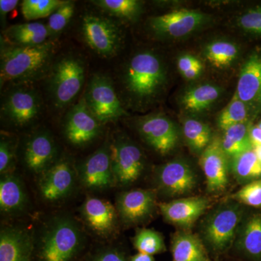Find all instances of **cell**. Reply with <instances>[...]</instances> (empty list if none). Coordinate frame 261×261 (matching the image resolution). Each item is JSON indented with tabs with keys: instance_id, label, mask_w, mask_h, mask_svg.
Here are the masks:
<instances>
[{
	"instance_id": "1",
	"label": "cell",
	"mask_w": 261,
	"mask_h": 261,
	"mask_svg": "<svg viewBox=\"0 0 261 261\" xmlns=\"http://www.w3.org/2000/svg\"><path fill=\"white\" fill-rule=\"evenodd\" d=\"M53 43L37 46L2 44L0 56L1 87L12 84H32L47 73L54 53Z\"/></svg>"
},
{
	"instance_id": "34",
	"label": "cell",
	"mask_w": 261,
	"mask_h": 261,
	"mask_svg": "<svg viewBox=\"0 0 261 261\" xmlns=\"http://www.w3.org/2000/svg\"><path fill=\"white\" fill-rule=\"evenodd\" d=\"M134 245L139 252L153 255L166 250L162 235L149 228H142L136 233Z\"/></svg>"
},
{
	"instance_id": "38",
	"label": "cell",
	"mask_w": 261,
	"mask_h": 261,
	"mask_svg": "<svg viewBox=\"0 0 261 261\" xmlns=\"http://www.w3.org/2000/svg\"><path fill=\"white\" fill-rule=\"evenodd\" d=\"M177 67L182 76L188 81L197 80L202 74L204 68L198 58L189 54L178 57Z\"/></svg>"
},
{
	"instance_id": "15",
	"label": "cell",
	"mask_w": 261,
	"mask_h": 261,
	"mask_svg": "<svg viewBox=\"0 0 261 261\" xmlns=\"http://www.w3.org/2000/svg\"><path fill=\"white\" fill-rule=\"evenodd\" d=\"M235 94L255 114L261 112V47L255 49L244 63Z\"/></svg>"
},
{
	"instance_id": "11",
	"label": "cell",
	"mask_w": 261,
	"mask_h": 261,
	"mask_svg": "<svg viewBox=\"0 0 261 261\" xmlns=\"http://www.w3.org/2000/svg\"><path fill=\"white\" fill-rule=\"evenodd\" d=\"M137 126L142 139L160 154L168 153L177 145V127L167 117L161 114L142 117Z\"/></svg>"
},
{
	"instance_id": "14",
	"label": "cell",
	"mask_w": 261,
	"mask_h": 261,
	"mask_svg": "<svg viewBox=\"0 0 261 261\" xmlns=\"http://www.w3.org/2000/svg\"><path fill=\"white\" fill-rule=\"evenodd\" d=\"M229 158L221 145V140L215 139L201 153L200 164L205 175L206 188L210 193L224 192L228 185Z\"/></svg>"
},
{
	"instance_id": "46",
	"label": "cell",
	"mask_w": 261,
	"mask_h": 261,
	"mask_svg": "<svg viewBox=\"0 0 261 261\" xmlns=\"http://www.w3.org/2000/svg\"><path fill=\"white\" fill-rule=\"evenodd\" d=\"M257 126L260 127V128L261 129V120H260V122H259L258 124H257Z\"/></svg>"
},
{
	"instance_id": "29",
	"label": "cell",
	"mask_w": 261,
	"mask_h": 261,
	"mask_svg": "<svg viewBox=\"0 0 261 261\" xmlns=\"http://www.w3.org/2000/svg\"><path fill=\"white\" fill-rule=\"evenodd\" d=\"M231 171L240 183L248 184L261 178V162L254 149L231 159Z\"/></svg>"
},
{
	"instance_id": "13",
	"label": "cell",
	"mask_w": 261,
	"mask_h": 261,
	"mask_svg": "<svg viewBox=\"0 0 261 261\" xmlns=\"http://www.w3.org/2000/svg\"><path fill=\"white\" fill-rule=\"evenodd\" d=\"M100 125L83 97L73 106L65 118V137L72 145H86L99 136Z\"/></svg>"
},
{
	"instance_id": "10",
	"label": "cell",
	"mask_w": 261,
	"mask_h": 261,
	"mask_svg": "<svg viewBox=\"0 0 261 261\" xmlns=\"http://www.w3.org/2000/svg\"><path fill=\"white\" fill-rule=\"evenodd\" d=\"M155 181L163 195L175 197L191 193L197 184V176L193 168L185 161H170L156 171Z\"/></svg>"
},
{
	"instance_id": "5",
	"label": "cell",
	"mask_w": 261,
	"mask_h": 261,
	"mask_svg": "<svg viewBox=\"0 0 261 261\" xmlns=\"http://www.w3.org/2000/svg\"><path fill=\"white\" fill-rule=\"evenodd\" d=\"M39 92L30 84H13L2 100V119L15 127H24L37 120L42 113Z\"/></svg>"
},
{
	"instance_id": "37",
	"label": "cell",
	"mask_w": 261,
	"mask_h": 261,
	"mask_svg": "<svg viewBox=\"0 0 261 261\" xmlns=\"http://www.w3.org/2000/svg\"><path fill=\"white\" fill-rule=\"evenodd\" d=\"M228 200L242 205L261 207V178L247 184L238 192L228 196Z\"/></svg>"
},
{
	"instance_id": "41",
	"label": "cell",
	"mask_w": 261,
	"mask_h": 261,
	"mask_svg": "<svg viewBox=\"0 0 261 261\" xmlns=\"http://www.w3.org/2000/svg\"><path fill=\"white\" fill-rule=\"evenodd\" d=\"M18 3V0H1L0 1V16L3 23H5L6 20L7 15L15 9Z\"/></svg>"
},
{
	"instance_id": "16",
	"label": "cell",
	"mask_w": 261,
	"mask_h": 261,
	"mask_svg": "<svg viewBox=\"0 0 261 261\" xmlns=\"http://www.w3.org/2000/svg\"><path fill=\"white\" fill-rule=\"evenodd\" d=\"M210 206V200L203 197H183L159 204L166 221L183 228L195 224Z\"/></svg>"
},
{
	"instance_id": "40",
	"label": "cell",
	"mask_w": 261,
	"mask_h": 261,
	"mask_svg": "<svg viewBox=\"0 0 261 261\" xmlns=\"http://www.w3.org/2000/svg\"><path fill=\"white\" fill-rule=\"evenodd\" d=\"M14 159V141L2 136L0 141V172H8L13 167Z\"/></svg>"
},
{
	"instance_id": "39",
	"label": "cell",
	"mask_w": 261,
	"mask_h": 261,
	"mask_svg": "<svg viewBox=\"0 0 261 261\" xmlns=\"http://www.w3.org/2000/svg\"><path fill=\"white\" fill-rule=\"evenodd\" d=\"M238 25L248 34L261 36V5L244 13L238 19Z\"/></svg>"
},
{
	"instance_id": "9",
	"label": "cell",
	"mask_w": 261,
	"mask_h": 261,
	"mask_svg": "<svg viewBox=\"0 0 261 261\" xmlns=\"http://www.w3.org/2000/svg\"><path fill=\"white\" fill-rule=\"evenodd\" d=\"M110 147L114 181L123 186L137 181L145 168V158L140 147L124 137L117 138Z\"/></svg>"
},
{
	"instance_id": "31",
	"label": "cell",
	"mask_w": 261,
	"mask_h": 261,
	"mask_svg": "<svg viewBox=\"0 0 261 261\" xmlns=\"http://www.w3.org/2000/svg\"><path fill=\"white\" fill-rule=\"evenodd\" d=\"M204 55L215 68L224 69L236 61L239 56V48L234 43L228 41H215L206 46Z\"/></svg>"
},
{
	"instance_id": "36",
	"label": "cell",
	"mask_w": 261,
	"mask_h": 261,
	"mask_svg": "<svg viewBox=\"0 0 261 261\" xmlns=\"http://www.w3.org/2000/svg\"><path fill=\"white\" fill-rule=\"evenodd\" d=\"M75 4L73 2L64 1L49 17L47 27L49 35L55 36L63 32L67 27L70 19L74 15Z\"/></svg>"
},
{
	"instance_id": "27",
	"label": "cell",
	"mask_w": 261,
	"mask_h": 261,
	"mask_svg": "<svg viewBox=\"0 0 261 261\" xmlns=\"http://www.w3.org/2000/svg\"><path fill=\"white\" fill-rule=\"evenodd\" d=\"M250 121L239 123L224 130V134L221 140L223 150L229 159L253 149L250 142Z\"/></svg>"
},
{
	"instance_id": "32",
	"label": "cell",
	"mask_w": 261,
	"mask_h": 261,
	"mask_svg": "<svg viewBox=\"0 0 261 261\" xmlns=\"http://www.w3.org/2000/svg\"><path fill=\"white\" fill-rule=\"evenodd\" d=\"M251 108L234 94L227 106L218 117V126L223 130L229 127L250 121V117L255 116Z\"/></svg>"
},
{
	"instance_id": "17",
	"label": "cell",
	"mask_w": 261,
	"mask_h": 261,
	"mask_svg": "<svg viewBox=\"0 0 261 261\" xmlns=\"http://www.w3.org/2000/svg\"><path fill=\"white\" fill-rule=\"evenodd\" d=\"M155 195L151 190H130L123 192L117 200V209L122 221L128 224L142 222L153 212Z\"/></svg>"
},
{
	"instance_id": "33",
	"label": "cell",
	"mask_w": 261,
	"mask_h": 261,
	"mask_svg": "<svg viewBox=\"0 0 261 261\" xmlns=\"http://www.w3.org/2000/svg\"><path fill=\"white\" fill-rule=\"evenodd\" d=\"M92 3L109 14L126 20H135L142 10V3L137 0H97Z\"/></svg>"
},
{
	"instance_id": "26",
	"label": "cell",
	"mask_w": 261,
	"mask_h": 261,
	"mask_svg": "<svg viewBox=\"0 0 261 261\" xmlns=\"http://www.w3.org/2000/svg\"><path fill=\"white\" fill-rule=\"evenodd\" d=\"M221 90L212 84H204L189 89L182 96V106L192 113H200L208 109L221 95Z\"/></svg>"
},
{
	"instance_id": "42",
	"label": "cell",
	"mask_w": 261,
	"mask_h": 261,
	"mask_svg": "<svg viewBox=\"0 0 261 261\" xmlns=\"http://www.w3.org/2000/svg\"><path fill=\"white\" fill-rule=\"evenodd\" d=\"M94 261H126L124 257L116 250H109L98 255Z\"/></svg>"
},
{
	"instance_id": "25",
	"label": "cell",
	"mask_w": 261,
	"mask_h": 261,
	"mask_svg": "<svg viewBox=\"0 0 261 261\" xmlns=\"http://www.w3.org/2000/svg\"><path fill=\"white\" fill-rule=\"evenodd\" d=\"M10 44L18 46H37L48 42L49 33L47 25L31 22L8 27L3 32Z\"/></svg>"
},
{
	"instance_id": "28",
	"label": "cell",
	"mask_w": 261,
	"mask_h": 261,
	"mask_svg": "<svg viewBox=\"0 0 261 261\" xmlns=\"http://www.w3.org/2000/svg\"><path fill=\"white\" fill-rule=\"evenodd\" d=\"M27 202V195L20 180L6 175L0 181V208L3 212L15 213L22 210Z\"/></svg>"
},
{
	"instance_id": "43",
	"label": "cell",
	"mask_w": 261,
	"mask_h": 261,
	"mask_svg": "<svg viewBox=\"0 0 261 261\" xmlns=\"http://www.w3.org/2000/svg\"><path fill=\"white\" fill-rule=\"evenodd\" d=\"M249 135H250V142H251L253 148L261 145V129L260 127L257 125L252 124L250 126Z\"/></svg>"
},
{
	"instance_id": "18",
	"label": "cell",
	"mask_w": 261,
	"mask_h": 261,
	"mask_svg": "<svg viewBox=\"0 0 261 261\" xmlns=\"http://www.w3.org/2000/svg\"><path fill=\"white\" fill-rule=\"evenodd\" d=\"M75 173L67 159L61 160L43 173L40 191L48 201H56L68 195L74 185Z\"/></svg>"
},
{
	"instance_id": "12",
	"label": "cell",
	"mask_w": 261,
	"mask_h": 261,
	"mask_svg": "<svg viewBox=\"0 0 261 261\" xmlns=\"http://www.w3.org/2000/svg\"><path fill=\"white\" fill-rule=\"evenodd\" d=\"M207 17L195 10H178L153 17L149 27L157 35L171 38L186 37L203 25Z\"/></svg>"
},
{
	"instance_id": "6",
	"label": "cell",
	"mask_w": 261,
	"mask_h": 261,
	"mask_svg": "<svg viewBox=\"0 0 261 261\" xmlns=\"http://www.w3.org/2000/svg\"><path fill=\"white\" fill-rule=\"evenodd\" d=\"M84 99L101 124L127 116L112 82L106 75L97 74L92 77Z\"/></svg>"
},
{
	"instance_id": "7",
	"label": "cell",
	"mask_w": 261,
	"mask_h": 261,
	"mask_svg": "<svg viewBox=\"0 0 261 261\" xmlns=\"http://www.w3.org/2000/svg\"><path fill=\"white\" fill-rule=\"evenodd\" d=\"M81 27L84 42L94 53L106 58L118 53L122 43L121 31L111 19L98 15H86Z\"/></svg>"
},
{
	"instance_id": "44",
	"label": "cell",
	"mask_w": 261,
	"mask_h": 261,
	"mask_svg": "<svg viewBox=\"0 0 261 261\" xmlns=\"http://www.w3.org/2000/svg\"><path fill=\"white\" fill-rule=\"evenodd\" d=\"M130 261H155L154 260L153 255H148V254L142 253L138 252L130 258Z\"/></svg>"
},
{
	"instance_id": "35",
	"label": "cell",
	"mask_w": 261,
	"mask_h": 261,
	"mask_svg": "<svg viewBox=\"0 0 261 261\" xmlns=\"http://www.w3.org/2000/svg\"><path fill=\"white\" fill-rule=\"evenodd\" d=\"M63 3L59 0H24L21 13L27 20H37L50 16Z\"/></svg>"
},
{
	"instance_id": "24",
	"label": "cell",
	"mask_w": 261,
	"mask_h": 261,
	"mask_svg": "<svg viewBox=\"0 0 261 261\" xmlns=\"http://www.w3.org/2000/svg\"><path fill=\"white\" fill-rule=\"evenodd\" d=\"M234 243L246 256L261 260V214H252L243 219Z\"/></svg>"
},
{
	"instance_id": "21",
	"label": "cell",
	"mask_w": 261,
	"mask_h": 261,
	"mask_svg": "<svg viewBox=\"0 0 261 261\" xmlns=\"http://www.w3.org/2000/svg\"><path fill=\"white\" fill-rule=\"evenodd\" d=\"M32 238L25 230L6 228L0 233V261H29Z\"/></svg>"
},
{
	"instance_id": "8",
	"label": "cell",
	"mask_w": 261,
	"mask_h": 261,
	"mask_svg": "<svg viewBox=\"0 0 261 261\" xmlns=\"http://www.w3.org/2000/svg\"><path fill=\"white\" fill-rule=\"evenodd\" d=\"M82 235L68 219L57 221L43 239L41 256L44 261H70L78 250Z\"/></svg>"
},
{
	"instance_id": "30",
	"label": "cell",
	"mask_w": 261,
	"mask_h": 261,
	"mask_svg": "<svg viewBox=\"0 0 261 261\" xmlns=\"http://www.w3.org/2000/svg\"><path fill=\"white\" fill-rule=\"evenodd\" d=\"M183 133L189 147L197 153H202L212 141L210 126L196 118H188L184 121Z\"/></svg>"
},
{
	"instance_id": "22",
	"label": "cell",
	"mask_w": 261,
	"mask_h": 261,
	"mask_svg": "<svg viewBox=\"0 0 261 261\" xmlns=\"http://www.w3.org/2000/svg\"><path fill=\"white\" fill-rule=\"evenodd\" d=\"M82 214L89 226L102 234L112 231L116 224V208L111 202L102 199H87L82 205Z\"/></svg>"
},
{
	"instance_id": "23",
	"label": "cell",
	"mask_w": 261,
	"mask_h": 261,
	"mask_svg": "<svg viewBox=\"0 0 261 261\" xmlns=\"http://www.w3.org/2000/svg\"><path fill=\"white\" fill-rule=\"evenodd\" d=\"M171 252L172 261H211L202 239L190 231L173 235Z\"/></svg>"
},
{
	"instance_id": "4",
	"label": "cell",
	"mask_w": 261,
	"mask_h": 261,
	"mask_svg": "<svg viewBox=\"0 0 261 261\" xmlns=\"http://www.w3.org/2000/svg\"><path fill=\"white\" fill-rule=\"evenodd\" d=\"M50 73L49 94L55 106L62 109L80 93L85 80V65L79 57L64 56L51 65Z\"/></svg>"
},
{
	"instance_id": "45",
	"label": "cell",
	"mask_w": 261,
	"mask_h": 261,
	"mask_svg": "<svg viewBox=\"0 0 261 261\" xmlns=\"http://www.w3.org/2000/svg\"><path fill=\"white\" fill-rule=\"evenodd\" d=\"M253 149L255 151V154H256L257 159L261 162V145L259 146V147H255Z\"/></svg>"
},
{
	"instance_id": "19",
	"label": "cell",
	"mask_w": 261,
	"mask_h": 261,
	"mask_svg": "<svg viewBox=\"0 0 261 261\" xmlns=\"http://www.w3.org/2000/svg\"><path fill=\"white\" fill-rule=\"evenodd\" d=\"M81 177L89 189L102 190L111 186L114 181L111 147L103 146L87 158L81 168Z\"/></svg>"
},
{
	"instance_id": "20",
	"label": "cell",
	"mask_w": 261,
	"mask_h": 261,
	"mask_svg": "<svg viewBox=\"0 0 261 261\" xmlns=\"http://www.w3.org/2000/svg\"><path fill=\"white\" fill-rule=\"evenodd\" d=\"M57 149L53 137L47 132L32 136L24 149V162L33 172L40 173L53 165Z\"/></svg>"
},
{
	"instance_id": "2",
	"label": "cell",
	"mask_w": 261,
	"mask_h": 261,
	"mask_svg": "<svg viewBox=\"0 0 261 261\" xmlns=\"http://www.w3.org/2000/svg\"><path fill=\"white\" fill-rule=\"evenodd\" d=\"M166 82V72L159 57L149 51L137 53L122 75L123 88L137 102H147L159 94Z\"/></svg>"
},
{
	"instance_id": "3",
	"label": "cell",
	"mask_w": 261,
	"mask_h": 261,
	"mask_svg": "<svg viewBox=\"0 0 261 261\" xmlns=\"http://www.w3.org/2000/svg\"><path fill=\"white\" fill-rule=\"evenodd\" d=\"M244 212L242 204L230 200L215 208L202 221V241L215 252L226 251L235 243Z\"/></svg>"
}]
</instances>
